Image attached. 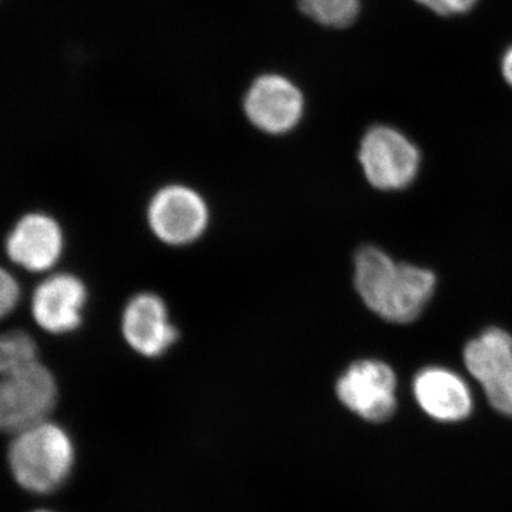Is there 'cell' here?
<instances>
[{"label":"cell","instance_id":"1","mask_svg":"<svg viewBox=\"0 0 512 512\" xmlns=\"http://www.w3.org/2000/svg\"><path fill=\"white\" fill-rule=\"evenodd\" d=\"M429 269L394 262L382 249L366 245L355 255V286L367 308L387 322L419 319L436 289Z\"/></svg>","mask_w":512,"mask_h":512},{"label":"cell","instance_id":"2","mask_svg":"<svg viewBox=\"0 0 512 512\" xmlns=\"http://www.w3.org/2000/svg\"><path fill=\"white\" fill-rule=\"evenodd\" d=\"M72 437L49 420L33 424L13 437L8 451L10 473L33 494H50L69 480L74 467Z\"/></svg>","mask_w":512,"mask_h":512},{"label":"cell","instance_id":"3","mask_svg":"<svg viewBox=\"0 0 512 512\" xmlns=\"http://www.w3.org/2000/svg\"><path fill=\"white\" fill-rule=\"evenodd\" d=\"M56 402L55 376L42 363L0 377V431L16 434L47 420Z\"/></svg>","mask_w":512,"mask_h":512},{"label":"cell","instance_id":"4","mask_svg":"<svg viewBox=\"0 0 512 512\" xmlns=\"http://www.w3.org/2000/svg\"><path fill=\"white\" fill-rule=\"evenodd\" d=\"M420 151L404 134L375 126L363 136L359 161L367 181L382 191L404 190L419 174Z\"/></svg>","mask_w":512,"mask_h":512},{"label":"cell","instance_id":"5","mask_svg":"<svg viewBox=\"0 0 512 512\" xmlns=\"http://www.w3.org/2000/svg\"><path fill=\"white\" fill-rule=\"evenodd\" d=\"M397 379L392 367L375 359L352 363L340 375L336 394L343 406L370 423H383L397 409Z\"/></svg>","mask_w":512,"mask_h":512},{"label":"cell","instance_id":"6","mask_svg":"<svg viewBox=\"0 0 512 512\" xmlns=\"http://www.w3.org/2000/svg\"><path fill=\"white\" fill-rule=\"evenodd\" d=\"M468 372L483 386L488 403L512 417V336L507 330L488 328L464 349Z\"/></svg>","mask_w":512,"mask_h":512},{"label":"cell","instance_id":"7","mask_svg":"<svg viewBox=\"0 0 512 512\" xmlns=\"http://www.w3.org/2000/svg\"><path fill=\"white\" fill-rule=\"evenodd\" d=\"M210 212L204 198L185 185H168L148 205V224L160 241L173 247L192 244L208 227Z\"/></svg>","mask_w":512,"mask_h":512},{"label":"cell","instance_id":"8","mask_svg":"<svg viewBox=\"0 0 512 512\" xmlns=\"http://www.w3.org/2000/svg\"><path fill=\"white\" fill-rule=\"evenodd\" d=\"M245 116L271 136L289 133L303 117L305 97L288 77L266 73L256 77L244 97Z\"/></svg>","mask_w":512,"mask_h":512},{"label":"cell","instance_id":"9","mask_svg":"<svg viewBox=\"0 0 512 512\" xmlns=\"http://www.w3.org/2000/svg\"><path fill=\"white\" fill-rule=\"evenodd\" d=\"M121 330L128 346L146 357L164 355L178 338L167 305L154 293H140L127 303Z\"/></svg>","mask_w":512,"mask_h":512},{"label":"cell","instance_id":"10","mask_svg":"<svg viewBox=\"0 0 512 512\" xmlns=\"http://www.w3.org/2000/svg\"><path fill=\"white\" fill-rule=\"evenodd\" d=\"M86 301V286L77 276H49L33 293V318L46 332L55 335L73 332L82 323Z\"/></svg>","mask_w":512,"mask_h":512},{"label":"cell","instance_id":"11","mask_svg":"<svg viewBox=\"0 0 512 512\" xmlns=\"http://www.w3.org/2000/svg\"><path fill=\"white\" fill-rule=\"evenodd\" d=\"M6 252L22 268L45 272L55 266L62 255V229L49 215H25L10 232Z\"/></svg>","mask_w":512,"mask_h":512},{"label":"cell","instance_id":"12","mask_svg":"<svg viewBox=\"0 0 512 512\" xmlns=\"http://www.w3.org/2000/svg\"><path fill=\"white\" fill-rule=\"evenodd\" d=\"M413 390L421 409L433 419L456 423L473 412L467 383L446 367H424L414 377Z\"/></svg>","mask_w":512,"mask_h":512},{"label":"cell","instance_id":"13","mask_svg":"<svg viewBox=\"0 0 512 512\" xmlns=\"http://www.w3.org/2000/svg\"><path fill=\"white\" fill-rule=\"evenodd\" d=\"M303 15L326 28L345 29L355 22L360 0H298Z\"/></svg>","mask_w":512,"mask_h":512},{"label":"cell","instance_id":"14","mask_svg":"<svg viewBox=\"0 0 512 512\" xmlns=\"http://www.w3.org/2000/svg\"><path fill=\"white\" fill-rule=\"evenodd\" d=\"M37 362V346L32 336L22 330L0 335V377L18 372Z\"/></svg>","mask_w":512,"mask_h":512},{"label":"cell","instance_id":"15","mask_svg":"<svg viewBox=\"0 0 512 512\" xmlns=\"http://www.w3.org/2000/svg\"><path fill=\"white\" fill-rule=\"evenodd\" d=\"M20 288L16 279L5 269L0 268V319L8 316L18 305Z\"/></svg>","mask_w":512,"mask_h":512},{"label":"cell","instance_id":"16","mask_svg":"<svg viewBox=\"0 0 512 512\" xmlns=\"http://www.w3.org/2000/svg\"><path fill=\"white\" fill-rule=\"evenodd\" d=\"M437 15L448 16L456 13H466L474 8L477 0H416Z\"/></svg>","mask_w":512,"mask_h":512},{"label":"cell","instance_id":"17","mask_svg":"<svg viewBox=\"0 0 512 512\" xmlns=\"http://www.w3.org/2000/svg\"><path fill=\"white\" fill-rule=\"evenodd\" d=\"M501 67H503L504 79L512 86V46L507 50V52H505Z\"/></svg>","mask_w":512,"mask_h":512},{"label":"cell","instance_id":"18","mask_svg":"<svg viewBox=\"0 0 512 512\" xmlns=\"http://www.w3.org/2000/svg\"><path fill=\"white\" fill-rule=\"evenodd\" d=\"M32 512H53V511H49V510H36V511H32Z\"/></svg>","mask_w":512,"mask_h":512}]
</instances>
